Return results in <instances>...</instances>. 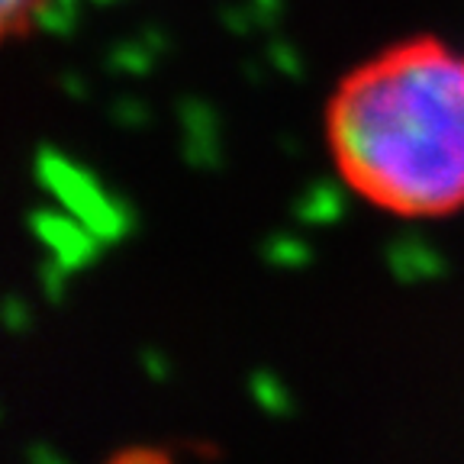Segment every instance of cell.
Listing matches in <instances>:
<instances>
[{
  "label": "cell",
  "instance_id": "1",
  "mask_svg": "<svg viewBox=\"0 0 464 464\" xmlns=\"http://www.w3.org/2000/svg\"><path fill=\"white\" fill-rule=\"evenodd\" d=\"M335 165L397 217L464 207V52L439 39L393 45L352 72L329 103Z\"/></svg>",
  "mask_w": 464,
  "mask_h": 464
},
{
  "label": "cell",
  "instance_id": "2",
  "mask_svg": "<svg viewBox=\"0 0 464 464\" xmlns=\"http://www.w3.org/2000/svg\"><path fill=\"white\" fill-rule=\"evenodd\" d=\"M39 178H43L45 190L62 203V210L72 213L74 219H81L103 246L107 242H120L132 229L130 207H123L120 200L103 194L87 174L74 171V168L62 165V161H45L39 168Z\"/></svg>",
  "mask_w": 464,
  "mask_h": 464
},
{
  "label": "cell",
  "instance_id": "3",
  "mask_svg": "<svg viewBox=\"0 0 464 464\" xmlns=\"http://www.w3.org/2000/svg\"><path fill=\"white\" fill-rule=\"evenodd\" d=\"M29 232L36 236L39 246H43L52 258L62 261V265L72 271L91 265L103 246L94 232L87 229L81 219H74L72 213H55V210L29 213Z\"/></svg>",
  "mask_w": 464,
  "mask_h": 464
},
{
  "label": "cell",
  "instance_id": "4",
  "mask_svg": "<svg viewBox=\"0 0 464 464\" xmlns=\"http://www.w3.org/2000/svg\"><path fill=\"white\" fill-rule=\"evenodd\" d=\"M387 271L400 284H426L445 275V258L422 236L406 232V236H397L387 246Z\"/></svg>",
  "mask_w": 464,
  "mask_h": 464
},
{
  "label": "cell",
  "instance_id": "5",
  "mask_svg": "<svg viewBox=\"0 0 464 464\" xmlns=\"http://www.w3.org/2000/svg\"><path fill=\"white\" fill-rule=\"evenodd\" d=\"M248 400L258 406L268 420H287L294 413V397H290V387L284 384L281 377L268 368H255L246 381Z\"/></svg>",
  "mask_w": 464,
  "mask_h": 464
},
{
  "label": "cell",
  "instance_id": "6",
  "mask_svg": "<svg viewBox=\"0 0 464 464\" xmlns=\"http://www.w3.org/2000/svg\"><path fill=\"white\" fill-rule=\"evenodd\" d=\"M342 190L333 188V184H323V188H313L310 194L300 200L297 217L304 223H333V219L342 217Z\"/></svg>",
  "mask_w": 464,
  "mask_h": 464
},
{
  "label": "cell",
  "instance_id": "7",
  "mask_svg": "<svg viewBox=\"0 0 464 464\" xmlns=\"http://www.w3.org/2000/svg\"><path fill=\"white\" fill-rule=\"evenodd\" d=\"M261 258L275 268H304L310 265V246L300 242L297 236H271L261 248Z\"/></svg>",
  "mask_w": 464,
  "mask_h": 464
},
{
  "label": "cell",
  "instance_id": "8",
  "mask_svg": "<svg viewBox=\"0 0 464 464\" xmlns=\"http://www.w3.org/2000/svg\"><path fill=\"white\" fill-rule=\"evenodd\" d=\"M68 271L72 268H65V265L55 261L52 255L43 261V268H39V287H43V297L49 300V304H62V300H65Z\"/></svg>",
  "mask_w": 464,
  "mask_h": 464
},
{
  "label": "cell",
  "instance_id": "9",
  "mask_svg": "<svg viewBox=\"0 0 464 464\" xmlns=\"http://www.w3.org/2000/svg\"><path fill=\"white\" fill-rule=\"evenodd\" d=\"M49 0H0V14H4V26L14 33V29H26L29 23L36 20L45 10Z\"/></svg>",
  "mask_w": 464,
  "mask_h": 464
},
{
  "label": "cell",
  "instance_id": "10",
  "mask_svg": "<svg viewBox=\"0 0 464 464\" xmlns=\"http://www.w3.org/2000/svg\"><path fill=\"white\" fill-rule=\"evenodd\" d=\"M0 319H4V329H7L10 335H23L33 326V310H29V304L20 294H7L4 306H0Z\"/></svg>",
  "mask_w": 464,
  "mask_h": 464
},
{
  "label": "cell",
  "instance_id": "11",
  "mask_svg": "<svg viewBox=\"0 0 464 464\" xmlns=\"http://www.w3.org/2000/svg\"><path fill=\"white\" fill-rule=\"evenodd\" d=\"M139 368H142V374L152 381V384H165L168 377H171V358L161 352V348L149 345L139 352Z\"/></svg>",
  "mask_w": 464,
  "mask_h": 464
},
{
  "label": "cell",
  "instance_id": "12",
  "mask_svg": "<svg viewBox=\"0 0 464 464\" xmlns=\"http://www.w3.org/2000/svg\"><path fill=\"white\" fill-rule=\"evenodd\" d=\"M107 464H171L161 451H152V449H126L120 455H113Z\"/></svg>",
  "mask_w": 464,
  "mask_h": 464
},
{
  "label": "cell",
  "instance_id": "13",
  "mask_svg": "<svg viewBox=\"0 0 464 464\" xmlns=\"http://www.w3.org/2000/svg\"><path fill=\"white\" fill-rule=\"evenodd\" d=\"M23 461H26V464H68L49 442H39V439L23 449Z\"/></svg>",
  "mask_w": 464,
  "mask_h": 464
}]
</instances>
